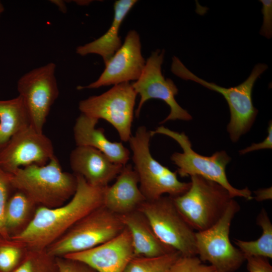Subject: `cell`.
<instances>
[{
	"label": "cell",
	"instance_id": "1",
	"mask_svg": "<svg viewBox=\"0 0 272 272\" xmlns=\"http://www.w3.org/2000/svg\"><path fill=\"white\" fill-rule=\"evenodd\" d=\"M75 175L77 189L67 202L54 208L37 207L26 228L10 239L28 249H46L81 219L103 206L105 187L93 186L82 176Z\"/></svg>",
	"mask_w": 272,
	"mask_h": 272
},
{
	"label": "cell",
	"instance_id": "34",
	"mask_svg": "<svg viewBox=\"0 0 272 272\" xmlns=\"http://www.w3.org/2000/svg\"><path fill=\"white\" fill-rule=\"evenodd\" d=\"M51 3L55 4L57 7L58 8V10L60 11L62 13H66L67 11V8L65 5V3L63 1H51Z\"/></svg>",
	"mask_w": 272,
	"mask_h": 272
},
{
	"label": "cell",
	"instance_id": "29",
	"mask_svg": "<svg viewBox=\"0 0 272 272\" xmlns=\"http://www.w3.org/2000/svg\"><path fill=\"white\" fill-rule=\"evenodd\" d=\"M57 261L59 272H96L88 265L76 260L57 257Z\"/></svg>",
	"mask_w": 272,
	"mask_h": 272
},
{
	"label": "cell",
	"instance_id": "30",
	"mask_svg": "<svg viewBox=\"0 0 272 272\" xmlns=\"http://www.w3.org/2000/svg\"><path fill=\"white\" fill-rule=\"evenodd\" d=\"M259 2L262 4L261 12L263 16L260 34L270 39L272 36V1L260 0Z\"/></svg>",
	"mask_w": 272,
	"mask_h": 272
},
{
	"label": "cell",
	"instance_id": "13",
	"mask_svg": "<svg viewBox=\"0 0 272 272\" xmlns=\"http://www.w3.org/2000/svg\"><path fill=\"white\" fill-rule=\"evenodd\" d=\"M54 156L50 139L29 125L14 134L0 149V167L13 174L31 165H44Z\"/></svg>",
	"mask_w": 272,
	"mask_h": 272
},
{
	"label": "cell",
	"instance_id": "24",
	"mask_svg": "<svg viewBox=\"0 0 272 272\" xmlns=\"http://www.w3.org/2000/svg\"><path fill=\"white\" fill-rule=\"evenodd\" d=\"M181 255L177 251L156 257L135 256L130 260L123 272H169Z\"/></svg>",
	"mask_w": 272,
	"mask_h": 272
},
{
	"label": "cell",
	"instance_id": "14",
	"mask_svg": "<svg viewBox=\"0 0 272 272\" xmlns=\"http://www.w3.org/2000/svg\"><path fill=\"white\" fill-rule=\"evenodd\" d=\"M141 47L138 33L134 30L129 31L121 46L105 63V69L98 79L87 86H78V89H97L137 81L146 61Z\"/></svg>",
	"mask_w": 272,
	"mask_h": 272
},
{
	"label": "cell",
	"instance_id": "21",
	"mask_svg": "<svg viewBox=\"0 0 272 272\" xmlns=\"http://www.w3.org/2000/svg\"><path fill=\"white\" fill-rule=\"evenodd\" d=\"M37 208L24 193L14 190L8 199L5 211V228L10 238L26 228Z\"/></svg>",
	"mask_w": 272,
	"mask_h": 272
},
{
	"label": "cell",
	"instance_id": "33",
	"mask_svg": "<svg viewBox=\"0 0 272 272\" xmlns=\"http://www.w3.org/2000/svg\"><path fill=\"white\" fill-rule=\"evenodd\" d=\"M255 194L253 198L258 201L271 199V187L259 189L255 191Z\"/></svg>",
	"mask_w": 272,
	"mask_h": 272
},
{
	"label": "cell",
	"instance_id": "7",
	"mask_svg": "<svg viewBox=\"0 0 272 272\" xmlns=\"http://www.w3.org/2000/svg\"><path fill=\"white\" fill-rule=\"evenodd\" d=\"M124 228L119 216L102 206L81 219L46 249L55 257L80 252L112 239Z\"/></svg>",
	"mask_w": 272,
	"mask_h": 272
},
{
	"label": "cell",
	"instance_id": "32",
	"mask_svg": "<svg viewBox=\"0 0 272 272\" xmlns=\"http://www.w3.org/2000/svg\"><path fill=\"white\" fill-rule=\"evenodd\" d=\"M267 131L268 134L266 138L262 142L258 144H253L250 146L240 151L239 153L240 155H244L261 149H271L272 148V123L271 121L268 124Z\"/></svg>",
	"mask_w": 272,
	"mask_h": 272
},
{
	"label": "cell",
	"instance_id": "31",
	"mask_svg": "<svg viewBox=\"0 0 272 272\" xmlns=\"http://www.w3.org/2000/svg\"><path fill=\"white\" fill-rule=\"evenodd\" d=\"M247 268L249 272H272V266L267 258L247 256Z\"/></svg>",
	"mask_w": 272,
	"mask_h": 272
},
{
	"label": "cell",
	"instance_id": "23",
	"mask_svg": "<svg viewBox=\"0 0 272 272\" xmlns=\"http://www.w3.org/2000/svg\"><path fill=\"white\" fill-rule=\"evenodd\" d=\"M256 222L262 229L260 237L254 241L236 239L234 242L238 249L247 256H261L272 258V224L263 209L258 214Z\"/></svg>",
	"mask_w": 272,
	"mask_h": 272
},
{
	"label": "cell",
	"instance_id": "8",
	"mask_svg": "<svg viewBox=\"0 0 272 272\" xmlns=\"http://www.w3.org/2000/svg\"><path fill=\"white\" fill-rule=\"evenodd\" d=\"M138 210L147 218L163 243L182 256L197 255L195 232L179 213L171 197L146 200Z\"/></svg>",
	"mask_w": 272,
	"mask_h": 272
},
{
	"label": "cell",
	"instance_id": "17",
	"mask_svg": "<svg viewBox=\"0 0 272 272\" xmlns=\"http://www.w3.org/2000/svg\"><path fill=\"white\" fill-rule=\"evenodd\" d=\"M145 201L137 173L130 164H127L114 183L105 187L103 206L120 216L138 210Z\"/></svg>",
	"mask_w": 272,
	"mask_h": 272
},
{
	"label": "cell",
	"instance_id": "10",
	"mask_svg": "<svg viewBox=\"0 0 272 272\" xmlns=\"http://www.w3.org/2000/svg\"><path fill=\"white\" fill-rule=\"evenodd\" d=\"M137 94L131 83L113 86L106 92L83 99L79 103L81 113L97 120L104 119L117 130L122 141L128 142Z\"/></svg>",
	"mask_w": 272,
	"mask_h": 272
},
{
	"label": "cell",
	"instance_id": "6",
	"mask_svg": "<svg viewBox=\"0 0 272 272\" xmlns=\"http://www.w3.org/2000/svg\"><path fill=\"white\" fill-rule=\"evenodd\" d=\"M151 133L152 136L157 133L168 136L180 145L183 152L173 153L171 160L177 166L176 172L181 177L199 176L221 185L228 190L232 198L242 197L248 200L253 198L248 188L237 189L229 182L226 168L231 158L226 152H216L211 156L199 155L192 150L191 142L184 132L173 131L163 126L158 127Z\"/></svg>",
	"mask_w": 272,
	"mask_h": 272
},
{
	"label": "cell",
	"instance_id": "9",
	"mask_svg": "<svg viewBox=\"0 0 272 272\" xmlns=\"http://www.w3.org/2000/svg\"><path fill=\"white\" fill-rule=\"evenodd\" d=\"M239 209L238 203L232 199L215 224L195 232L199 258L202 262H209L216 272H234L245 260L244 254L233 246L229 238L232 220Z\"/></svg>",
	"mask_w": 272,
	"mask_h": 272
},
{
	"label": "cell",
	"instance_id": "26",
	"mask_svg": "<svg viewBox=\"0 0 272 272\" xmlns=\"http://www.w3.org/2000/svg\"><path fill=\"white\" fill-rule=\"evenodd\" d=\"M28 248L12 239L0 241V272H13L23 259Z\"/></svg>",
	"mask_w": 272,
	"mask_h": 272
},
{
	"label": "cell",
	"instance_id": "35",
	"mask_svg": "<svg viewBox=\"0 0 272 272\" xmlns=\"http://www.w3.org/2000/svg\"><path fill=\"white\" fill-rule=\"evenodd\" d=\"M75 2H76V3H78L79 5H87V4H88L89 3H90L91 1H75Z\"/></svg>",
	"mask_w": 272,
	"mask_h": 272
},
{
	"label": "cell",
	"instance_id": "25",
	"mask_svg": "<svg viewBox=\"0 0 272 272\" xmlns=\"http://www.w3.org/2000/svg\"><path fill=\"white\" fill-rule=\"evenodd\" d=\"M13 272H59L57 257L46 249H28L18 266Z\"/></svg>",
	"mask_w": 272,
	"mask_h": 272
},
{
	"label": "cell",
	"instance_id": "22",
	"mask_svg": "<svg viewBox=\"0 0 272 272\" xmlns=\"http://www.w3.org/2000/svg\"><path fill=\"white\" fill-rule=\"evenodd\" d=\"M30 125L21 98L0 100V149L15 133Z\"/></svg>",
	"mask_w": 272,
	"mask_h": 272
},
{
	"label": "cell",
	"instance_id": "27",
	"mask_svg": "<svg viewBox=\"0 0 272 272\" xmlns=\"http://www.w3.org/2000/svg\"><path fill=\"white\" fill-rule=\"evenodd\" d=\"M12 174L0 167V235L5 239H10L5 228V211L10 193L15 190L12 185Z\"/></svg>",
	"mask_w": 272,
	"mask_h": 272
},
{
	"label": "cell",
	"instance_id": "16",
	"mask_svg": "<svg viewBox=\"0 0 272 272\" xmlns=\"http://www.w3.org/2000/svg\"><path fill=\"white\" fill-rule=\"evenodd\" d=\"M70 164L75 175L82 176L90 185L97 187L107 186L124 166L89 146H77L70 154Z\"/></svg>",
	"mask_w": 272,
	"mask_h": 272
},
{
	"label": "cell",
	"instance_id": "5",
	"mask_svg": "<svg viewBox=\"0 0 272 272\" xmlns=\"http://www.w3.org/2000/svg\"><path fill=\"white\" fill-rule=\"evenodd\" d=\"M189 189L172 197L181 216L193 229L201 231L215 224L233 198L218 183L194 175L190 176Z\"/></svg>",
	"mask_w": 272,
	"mask_h": 272
},
{
	"label": "cell",
	"instance_id": "19",
	"mask_svg": "<svg viewBox=\"0 0 272 272\" xmlns=\"http://www.w3.org/2000/svg\"><path fill=\"white\" fill-rule=\"evenodd\" d=\"M119 218L130 233L134 256L156 257L175 251L158 239L148 219L139 210Z\"/></svg>",
	"mask_w": 272,
	"mask_h": 272
},
{
	"label": "cell",
	"instance_id": "28",
	"mask_svg": "<svg viewBox=\"0 0 272 272\" xmlns=\"http://www.w3.org/2000/svg\"><path fill=\"white\" fill-rule=\"evenodd\" d=\"M169 272H216L211 265L202 263L196 256L181 255L173 264Z\"/></svg>",
	"mask_w": 272,
	"mask_h": 272
},
{
	"label": "cell",
	"instance_id": "12",
	"mask_svg": "<svg viewBox=\"0 0 272 272\" xmlns=\"http://www.w3.org/2000/svg\"><path fill=\"white\" fill-rule=\"evenodd\" d=\"M164 54V49L153 51L146 60L140 78L131 83L135 92L140 96L135 111V116H139L142 108L146 101L157 99L164 101L170 108L169 115L160 123L170 120H190L192 119L191 115L175 100V96L178 92L177 87L171 79H165L162 74L161 66Z\"/></svg>",
	"mask_w": 272,
	"mask_h": 272
},
{
	"label": "cell",
	"instance_id": "4",
	"mask_svg": "<svg viewBox=\"0 0 272 272\" xmlns=\"http://www.w3.org/2000/svg\"><path fill=\"white\" fill-rule=\"evenodd\" d=\"M151 131L139 126L128 141L132 151L133 167L139 178V187L146 201L157 199L164 194L174 197L185 193L190 182L180 181L177 172L162 165L150 150Z\"/></svg>",
	"mask_w": 272,
	"mask_h": 272
},
{
	"label": "cell",
	"instance_id": "20",
	"mask_svg": "<svg viewBox=\"0 0 272 272\" xmlns=\"http://www.w3.org/2000/svg\"><path fill=\"white\" fill-rule=\"evenodd\" d=\"M135 0H119L114 4V17L108 30L93 41L76 48V53L81 56L90 54L99 55L106 63L122 45L119 31L125 17L137 3Z\"/></svg>",
	"mask_w": 272,
	"mask_h": 272
},
{
	"label": "cell",
	"instance_id": "11",
	"mask_svg": "<svg viewBox=\"0 0 272 272\" xmlns=\"http://www.w3.org/2000/svg\"><path fill=\"white\" fill-rule=\"evenodd\" d=\"M56 69L54 62H49L28 72L17 82L18 96L27 111L30 125L40 133L59 96Z\"/></svg>",
	"mask_w": 272,
	"mask_h": 272
},
{
	"label": "cell",
	"instance_id": "37",
	"mask_svg": "<svg viewBox=\"0 0 272 272\" xmlns=\"http://www.w3.org/2000/svg\"><path fill=\"white\" fill-rule=\"evenodd\" d=\"M3 239H5L3 238V237L0 235V241H2Z\"/></svg>",
	"mask_w": 272,
	"mask_h": 272
},
{
	"label": "cell",
	"instance_id": "15",
	"mask_svg": "<svg viewBox=\"0 0 272 272\" xmlns=\"http://www.w3.org/2000/svg\"><path fill=\"white\" fill-rule=\"evenodd\" d=\"M133 256L131 234L125 227L117 236L104 243L63 257L83 262L96 272H123Z\"/></svg>",
	"mask_w": 272,
	"mask_h": 272
},
{
	"label": "cell",
	"instance_id": "36",
	"mask_svg": "<svg viewBox=\"0 0 272 272\" xmlns=\"http://www.w3.org/2000/svg\"><path fill=\"white\" fill-rule=\"evenodd\" d=\"M4 7L2 3L0 1V16L4 11Z\"/></svg>",
	"mask_w": 272,
	"mask_h": 272
},
{
	"label": "cell",
	"instance_id": "3",
	"mask_svg": "<svg viewBox=\"0 0 272 272\" xmlns=\"http://www.w3.org/2000/svg\"><path fill=\"white\" fill-rule=\"evenodd\" d=\"M267 69L266 64H256L245 81L236 87L229 88L198 78L176 56L172 58L171 70L174 75L182 79L194 81L223 96L230 112V119L227 129L231 140L236 142L250 129L255 119L258 110L252 103V89L256 80Z\"/></svg>",
	"mask_w": 272,
	"mask_h": 272
},
{
	"label": "cell",
	"instance_id": "2",
	"mask_svg": "<svg viewBox=\"0 0 272 272\" xmlns=\"http://www.w3.org/2000/svg\"><path fill=\"white\" fill-rule=\"evenodd\" d=\"M15 190L24 193L37 207L54 208L67 202L75 194L77 178L73 173L63 171L54 156L45 165H31L12 174Z\"/></svg>",
	"mask_w": 272,
	"mask_h": 272
},
{
	"label": "cell",
	"instance_id": "18",
	"mask_svg": "<svg viewBox=\"0 0 272 272\" xmlns=\"http://www.w3.org/2000/svg\"><path fill=\"white\" fill-rule=\"evenodd\" d=\"M98 121L82 113L80 114L74 126L76 146L94 148L103 153L112 162L125 165L129 159V151L121 142L110 141L103 128H96Z\"/></svg>",
	"mask_w": 272,
	"mask_h": 272
}]
</instances>
